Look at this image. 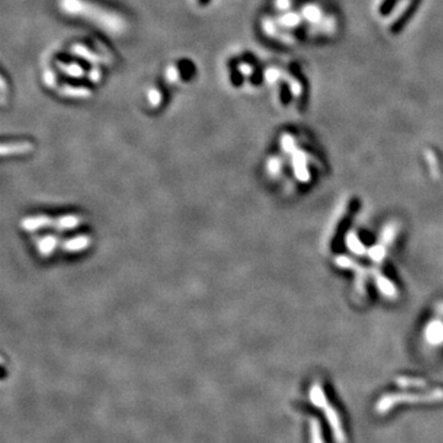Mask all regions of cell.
<instances>
[{"label": "cell", "mask_w": 443, "mask_h": 443, "mask_svg": "<svg viewBox=\"0 0 443 443\" xmlns=\"http://www.w3.org/2000/svg\"><path fill=\"white\" fill-rule=\"evenodd\" d=\"M59 9L67 16L81 19L114 35H120L128 27L125 16L93 0H59Z\"/></svg>", "instance_id": "6da1fadb"}, {"label": "cell", "mask_w": 443, "mask_h": 443, "mask_svg": "<svg viewBox=\"0 0 443 443\" xmlns=\"http://www.w3.org/2000/svg\"><path fill=\"white\" fill-rule=\"evenodd\" d=\"M311 401L314 403V405L317 404L319 407H322V410L327 414V420L332 425V431L335 437L338 440L339 443L346 442V437H345V433L343 431V426H341V422L338 417V412H335L332 409V405L327 403V396H324V391H322V387L319 383H314V385L311 387Z\"/></svg>", "instance_id": "7a4b0ae2"}, {"label": "cell", "mask_w": 443, "mask_h": 443, "mask_svg": "<svg viewBox=\"0 0 443 443\" xmlns=\"http://www.w3.org/2000/svg\"><path fill=\"white\" fill-rule=\"evenodd\" d=\"M443 399L442 389L431 391L428 394H394V396H385L378 401L375 406V410L383 414L388 410H391L393 406L396 405L401 401H438Z\"/></svg>", "instance_id": "3957f363"}, {"label": "cell", "mask_w": 443, "mask_h": 443, "mask_svg": "<svg viewBox=\"0 0 443 443\" xmlns=\"http://www.w3.org/2000/svg\"><path fill=\"white\" fill-rule=\"evenodd\" d=\"M70 53L78 57V59H84L85 62H89L93 65H102V64L110 63V59L107 56L96 53L91 48L86 47L81 43H75L70 47Z\"/></svg>", "instance_id": "277c9868"}, {"label": "cell", "mask_w": 443, "mask_h": 443, "mask_svg": "<svg viewBox=\"0 0 443 443\" xmlns=\"http://www.w3.org/2000/svg\"><path fill=\"white\" fill-rule=\"evenodd\" d=\"M56 89L59 90V95L68 98V99H88L93 94L90 88L77 86V85H59Z\"/></svg>", "instance_id": "5b68a950"}, {"label": "cell", "mask_w": 443, "mask_h": 443, "mask_svg": "<svg viewBox=\"0 0 443 443\" xmlns=\"http://www.w3.org/2000/svg\"><path fill=\"white\" fill-rule=\"evenodd\" d=\"M56 67L59 68L61 73L67 75L73 79H81L85 77V69L78 63L74 62H64V61H57Z\"/></svg>", "instance_id": "8992f818"}, {"label": "cell", "mask_w": 443, "mask_h": 443, "mask_svg": "<svg viewBox=\"0 0 443 443\" xmlns=\"http://www.w3.org/2000/svg\"><path fill=\"white\" fill-rule=\"evenodd\" d=\"M428 338L431 343H437L442 341L443 325L441 322H433L428 327Z\"/></svg>", "instance_id": "52a82bcc"}, {"label": "cell", "mask_w": 443, "mask_h": 443, "mask_svg": "<svg viewBox=\"0 0 443 443\" xmlns=\"http://www.w3.org/2000/svg\"><path fill=\"white\" fill-rule=\"evenodd\" d=\"M147 101L150 107L157 109L163 102V94L158 88H150L147 91Z\"/></svg>", "instance_id": "ba28073f"}, {"label": "cell", "mask_w": 443, "mask_h": 443, "mask_svg": "<svg viewBox=\"0 0 443 443\" xmlns=\"http://www.w3.org/2000/svg\"><path fill=\"white\" fill-rule=\"evenodd\" d=\"M398 384L401 387H405V388H412V387H417V388H421L425 385V382L419 378H407V377H401L396 380Z\"/></svg>", "instance_id": "9c48e42d"}, {"label": "cell", "mask_w": 443, "mask_h": 443, "mask_svg": "<svg viewBox=\"0 0 443 443\" xmlns=\"http://www.w3.org/2000/svg\"><path fill=\"white\" fill-rule=\"evenodd\" d=\"M43 83L46 84L48 88H57L59 86V80H57V75L53 72L52 69H48L45 73H43Z\"/></svg>", "instance_id": "30bf717a"}, {"label": "cell", "mask_w": 443, "mask_h": 443, "mask_svg": "<svg viewBox=\"0 0 443 443\" xmlns=\"http://www.w3.org/2000/svg\"><path fill=\"white\" fill-rule=\"evenodd\" d=\"M311 443H324L322 440V430L319 428V423L316 420L311 421Z\"/></svg>", "instance_id": "8fae6325"}, {"label": "cell", "mask_w": 443, "mask_h": 443, "mask_svg": "<svg viewBox=\"0 0 443 443\" xmlns=\"http://www.w3.org/2000/svg\"><path fill=\"white\" fill-rule=\"evenodd\" d=\"M180 78V70L176 65H170L165 70V79L169 83H176Z\"/></svg>", "instance_id": "7c38bea8"}, {"label": "cell", "mask_w": 443, "mask_h": 443, "mask_svg": "<svg viewBox=\"0 0 443 443\" xmlns=\"http://www.w3.org/2000/svg\"><path fill=\"white\" fill-rule=\"evenodd\" d=\"M377 282H378V287H380L382 292L385 293V295H393L396 293L394 287L391 286L389 281L385 280L384 277H378V279H377Z\"/></svg>", "instance_id": "4fadbf2b"}, {"label": "cell", "mask_w": 443, "mask_h": 443, "mask_svg": "<svg viewBox=\"0 0 443 443\" xmlns=\"http://www.w3.org/2000/svg\"><path fill=\"white\" fill-rule=\"evenodd\" d=\"M88 78L91 83H95V84L99 83L102 78V70H101L100 65H94V68L88 73Z\"/></svg>", "instance_id": "5bb4252c"}, {"label": "cell", "mask_w": 443, "mask_h": 443, "mask_svg": "<svg viewBox=\"0 0 443 443\" xmlns=\"http://www.w3.org/2000/svg\"><path fill=\"white\" fill-rule=\"evenodd\" d=\"M348 245H350V248L355 250V253H364V248L362 247V244L359 243V240L356 238V235L355 237L354 235H350V238H348Z\"/></svg>", "instance_id": "9a60e30c"}, {"label": "cell", "mask_w": 443, "mask_h": 443, "mask_svg": "<svg viewBox=\"0 0 443 443\" xmlns=\"http://www.w3.org/2000/svg\"><path fill=\"white\" fill-rule=\"evenodd\" d=\"M238 70H239V73L243 74V75H245V77H249V75H251V74L254 73L253 65L249 63L239 64Z\"/></svg>", "instance_id": "2e32d148"}]
</instances>
